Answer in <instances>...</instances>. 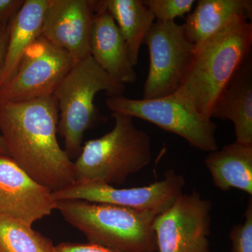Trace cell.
Here are the masks:
<instances>
[{
  "label": "cell",
  "instance_id": "cell-8",
  "mask_svg": "<svg viewBox=\"0 0 252 252\" xmlns=\"http://www.w3.org/2000/svg\"><path fill=\"white\" fill-rule=\"evenodd\" d=\"M75 63L64 50L39 36L25 51L11 80L0 89V103L54 95Z\"/></svg>",
  "mask_w": 252,
  "mask_h": 252
},
{
  "label": "cell",
  "instance_id": "cell-21",
  "mask_svg": "<svg viewBox=\"0 0 252 252\" xmlns=\"http://www.w3.org/2000/svg\"><path fill=\"white\" fill-rule=\"evenodd\" d=\"M231 252H252V198L249 199L245 222L235 225L229 233Z\"/></svg>",
  "mask_w": 252,
  "mask_h": 252
},
{
  "label": "cell",
  "instance_id": "cell-5",
  "mask_svg": "<svg viewBox=\"0 0 252 252\" xmlns=\"http://www.w3.org/2000/svg\"><path fill=\"white\" fill-rule=\"evenodd\" d=\"M125 89L91 56L74 64L54 94L60 112L58 132L70 158L79 155L84 133L99 118L94 104L96 94L105 91L109 97L122 96Z\"/></svg>",
  "mask_w": 252,
  "mask_h": 252
},
{
  "label": "cell",
  "instance_id": "cell-9",
  "mask_svg": "<svg viewBox=\"0 0 252 252\" xmlns=\"http://www.w3.org/2000/svg\"><path fill=\"white\" fill-rule=\"evenodd\" d=\"M211 202L195 190L181 194L154 220L157 252H211Z\"/></svg>",
  "mask_w": 252,
  "mask_h": 252
},
{
  "label": "cell",
  "instance_id": "cell-24",
  "mask_svg": "<svg viewBox=\"0 0 252 252\" xmlns=\"http://www.w3.org/2000/svg\"><path fill=\"white\" fill-rule=\"evenodd\" d=\"M9 31V21L0 24V75H1V69L4 63L5 54H6Z\"/></svg>",
  "mask_w": 252,
  "mask_h": 252
},
{
  "label": "cell",
  "instance_id": "cell-13",
  "mask_svg": "<svg viewBox=\"0 0 252 252\" xmlns=\"http://www.w3.org/2000/svg\"><path fill=\"white\" fill-rule=\"evenodd\" d=\"M90 55L96 63L121 84H132L137 74L122 34L112 15L100 1H94Z\"/></svg>",
  "mask_w": 252,
  "mask_h": 252
},
{
  "label": "cell",
  "instance_id": "cell-25",
  "mask_svg": "<svg viewBox=\"0 0 252 252\" xmlns=\"http://www.w3.org/2000/svg\"><path fill=\"white\" fill-rule=\"evenodd\" d=\"M0 154H4V155L9 156V151L6 148V144L1 134H0Z\"/></svg>",
  "mask_w": 252,
  "mask_h": 252
},
{
  "label": "cell",
  "instance_id": "cell-20",
  "mask_svg": "<svg viewBox=\"0 0 252 252\" xmlns=\"http://www.w3.org/2000/svg\"><path fill=\"white\" fill-rule=\"evenodd\" d=\"M144 4L153 13L160 22L175 21L177 17H183L193 7L194 0H145Z\"/></svg>",
  "mask_w": 252,
  "mask_h": 252
},
{
  "label": "cell",
  "instance_id": "cell-17",
  "mask_svg": "<svg viewBox=\"0 0 252 252\" xmlns=\"http://www.w3.org/2000/svg\"><path fill=\"white\" fill-rule=\"evenodd\" d=\"M205 165L217 189L223 191L240 189L252 195V144L235 141L210 152Z\"/></svg>",
  "mask_w": 252,
  "mask_h": 252
},
{
  "label": "cell",
  "instance_id": "cell-4",
  "mask_svg": "<svg viewBox=\"0 0 252 252\" xmlns=\"http://www.w3.org/2000/svg\"><path fill=\"white\" fill-rule=\"evenodd\" d=\"M112 117L115 124L112 130L82 146L74 162L76 181L123 185L151 162L148 134L135 127L132 117L119 113H112Z\"/></svg>",
  "mask_w": 252,
  "mask_h": 252
},
{
  "label": "cell",
  "instance_id": "cell-16",
  "mask_svg": "<svg viewBox=\"0 0 252 252\" xmlns=\"http://www.w3.org/2000/svg\"><path fill=\"white\" fill-rule=\"evenodd\" d=\"M252 16L251 0H199L183 26L187 39L198 46L235 20Z\"/></svg>",
  "mask_w": 252,
  "mask_h": 252
},
{
  "label": "cell",
  "instance_id": "cell-12",
  "mask_svg": "<svg viewBox=\"0 0 252 252\" xmlns=\"http://www.w3.org/2000/svg\"><path fill=\"white\" fill-rule=\"evenodd\" d=\"M94 14V1L49 0L41 36L79 62L91 56Z\"/></svg>",
  "mask_w": 252,
  "mask_h": 252
},
{
  "label": "cell",
  "instance_id": "cell-22",
  "mask_svg": "<svg viewBox=\"0 0 252 252\" xmlns=\"http://www.w3.org/2000/svg\"><path fill=\"white\" fill-rule=\"evenodd\" d=\"M54 252H120L94 244L63 243L55 246Z\"/></svg>",
  "mask_w": 252,
  "mask_h": 252
},
{
  "label": "cell",
  "instance_id": "cell-15",
  "mask_svg": "<svg viewBox=\"0 0 252 252\" xmlns=\"http://www.w3.org/2000/svg\"><path fill=\"white\" fill-rule=\"evenodd\" d=\"M49 0H25L9 21V38L0 75V89L14 75L25 51L41 36Z\"/></svg>",
  "mask_w": 252,
  "mask_h": 252
},
{
  "label": "cell",
  "instance_id": "cell-18",
  "mask_svg": "<svg viewBox=\"0 0 252 252\" xmlns=\"http://www.w3.org/2000/svg\"><path fill=\"white\" fill-rule=\"evenodd\" d=\"M122 34L132 66L138 63L139 52L155 16L142 0H102Z\"/></svg>",
  "mask_w": 252,
  "mask_h": 252
},
{
  "label": "cell",
  "instance_id": "cell-1",
  "mask_svg": "<svg viewBox=\"0 0 252 252\" xmlns=\"http://www.w3.org/2000/svg\"><path fill=\"white\" fill-rule=\"evenodd\" d=\"M59 111L54 96L0 103V134L9 157L53 192L76 182L74 162L58 142Z\"/></svg>",
  "mask_w": 252,
  "mask_h": 252
},
{
  "label": "cell",
  "instance_id": "cell-6",
  "mask_svg": "<svg viewBox=\"0 0 252 252\" xmlns=\"http://www.w3.org/2000/svg\"><path fill=\"white\" fill-rule=\"evenodd\" d=\"M106 104L112 113L152 123L180 136L199 150L210 153L219 149L215 137L216 124L201 115L179 90L170 95L153 99L114 96L108 97Z\"/></svg>",
  "mask_w": 252,
  "mask_h": 252
},
{
  "label": "cell",
  "instance_id": "cell-3",
  "mask_svg": "<svg viewBox=\"0 0 252 252\" xmlns=\"http://www.w3.org/2000/svg\"><path fill=\"white\" fill-rule=\"evenodd\" d=\"M56 210L89 243L120 252H157L154 212L81 200H59Z\"/></svg>",
  "mask_w": 252,
  "mask_h": 252
},
{
  "label": "cell",
  "instance_id": "cell-11",
  "mask_svg": "<svg viewBox=\"0 0 252 252\" xmlns=\"http://www.w3.org/2000/svg\"><path fill=\"white\" fill-rule=\"evenodd\" d=\"M54 210L52 190L33 180L9 156L0 154V216L32 226Z\"/></svg>",
  "mask_w": 252,
  "mask_h": 252
},
{
  "label": "cell",
  "instance_id": "cell-14",
  "mask_svg": "<svg viewBox=\"0 0 252 252\" xmlns=\"http://www.w3.org/2000/svg\"><path fill=\"white\" fill-rule=\"evenodd\" d=\"M211 118L234 124L236 141L252 144V62L251 56L235 73L217 99Z\"/></svg>",
  "mask_w": 252,
  "mask_h": 252
},
{
  "label": "cell",
  "instance_id": "cell-7",
  "mask_svg": "<svg viewBox=\"0 0 252 252\" xmlns=\"http://www.w3.org/2000/svg\"><path fill=\"white\" fill-rule=\"evenodd\" d=\"M144 43L149 49V68L142 99L175 94L183 85L195 50L183 25L175 21L154 22Z\"/></svg>",
  "mask_w": 252,
  "mask_h": 252
},
{
  "label": "cell",
  "instance_id": "cell-10",
  "mask_svg": "<svg viewBox=\"0 0 252 252\" xmlns=\"http://www.w3.org/2000/svg\"><path fill=\"white\" fill-rule=\"evenodd\" d=\"M185 185L183 176L170 171L163 180L135 188L118 189L99 182L77 180L62 190L53 192V195L56 201L85 200L159 215L171 206L182 193Z\"/></svg>",
  "mask_w": 252,
  "mask_h": 252
},
{
  "label": "cell",
  "instance_id": "cell-19",
  "mask_svg": "<svg viewBox=\"0 0 252 252\" xmlns=\"http://www.w3.org/2000/svg\"><path fill=\"white\" fill-rule=\"evenodd\" d=\"M50 239L31 225L0 216V252H54Z\"/></svg>",
  "mask_w": 252,
  "mask_h": 252
},
{
  "label": "cell",
  "instance_id": "cell-2",
  "mask_svg": "<svg viewBox=\"0 0 252 252\" xmlns=\"http://www.w3.org/2000/svg\"><path fill=\"white\" fill-rule=\"evenodd\" d=\"M252 24L238 18L195 46L183 85L179 89L203 117L212 109L230 81L251 54Z\"/></svg>",
  "mask_w": 252,
  "mask_h": 252
},
{
  "label": "cell",
  "instance_id": "cell-23",
  "mask_svg": "<svg viewBox=\"0 0 252 252\" xmlns=\"http://www.w3.org/2000/svg\"><path fill=\"white\" fill-rule=\"evenodd\" d=\"M24 1L23 0H0V24L9 22L21 9Z\"/></svg>",
  "mask_w": 252,
  "mask_h": 252
}]
</instances>
